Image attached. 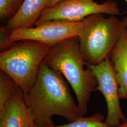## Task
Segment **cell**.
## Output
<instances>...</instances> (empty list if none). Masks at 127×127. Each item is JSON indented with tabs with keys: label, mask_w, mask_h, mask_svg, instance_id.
Wrapping results in <instances>:
<instances>
[{
	"label": "cell",
	"mask_w": 127,
	"mask_h": 127,
	"mask_svg": "<svg viewBox=\"0 0 127 127\" xmlns=\"http://www.w3.org/2000/svg\"><path fill=\"white\" fill-rule=\"evenodd\" d=\"M24 98L33 123L38 127L53 126L58 115L72 122L83 116L71 93L67 83L58 71L43 62L36 79Z\"/></svg>",
	"instance_id": "obj_1"
},
{
	"label": "cell",
	"mask_w": 127,
	"mask_h": 127,
	"mask_svg": "<svg viewBox=\"0 0 127 127\" xmlns=\"http://www.w3.org/2000/svg\"><path fill=\"white\" fill-rule=\"evenodd\" d=\"M43 62L58 71L68 82L76 95L82 115L87 113L91 94L96 90L97 81L81 52L78 36L67 39L51 46Z\"/></svg>",
	"instance_id": "obj_2"
},
{
	"label": "cell",
	"mask_w": 127,
	"mask_h": 127,
	"mask_svg": "<svg viewBox=\"0 0 127 127\" xmlns=\"http://www.w3.org/2000/svg\"><path fill=\"white\" fill-rule=\"evenodd\" d=\"M78 35L79 46L86 64L95 65L110 58L126 27L114 16L91 15L83 21Z\"/></svg>",
	"instance_id": "obj_3"
},
{
	"label": "cell",
	"mask_w": 127,
	"mask_h": 127,
	"mask_svg": "<svg viewBox=\"0 0 127 127\" xmlns=\"http://www.w3.org/2000/svg\"><path fill=\"white\" fill-rule=\"evenodd\" d=\"M51 46L37 41L17 42L0 53V69L11 77L26 94L36 79L41 64Z\"/></svg>",
	"instance_id": "obj_4"
},
{
	"label": "cell",
	"mask_w": 127,
	"mask_h": 127,
	"mask_svg": "<svg viewBox=\"0 0 127 127\" xmlns=\"http://www.w3.org/2000/svg\"><path fill=\"white\" fill-rule=\"evenodd\" d=\"M95 14L112 16L120 14L117 3L109 0L99 4L94 0H63L43 12L35 25L52 20L78 22Z\"/></svg>",
	"instance_id": "obj_5"
},
{
	"label": "cell",
	"mask_w": 127,
	"mask_h": 127,
	"mask_svg": "<svg viewBox=\"0 0 127 127\" xmlns=\"http://www.w3.org/2000/svg\"><path fill=\"white\" fill-rule=\"evenodd\" d=\"M90 67L97 81L96 90L104 95L107 105V116L105 121L113 127L120 126L127 120L120 104L119 83L114 64L109 58L95 65L86 64Z\"/></svg>",
	"instance_id": "obj_6"
},
{
	"label": "cell",
	"mask_w": 127,
	"mask_h": 127,
	"mask_svg": "<svg viewBox=\"0 0 127 127\" xmlns=\"http://www.w3.org/2000/svg\"><path fill=\"white\" fill-rule=\"evenodd\" d=\"M83 27L82 21L78 22L61 20H49L31 28H20L10 32L14 42L30 40L42 42L50 46L67 39L78 36Z\"/></svg>",
	"instance_id": "obj_7"
},
{
	"label": "cell",
	"mask_w": 127,
	"mask_h": 127,
	"mask_svg": "<svg viewBox=\"0 0 127 127\" xmlns=\"http://www.w3.org/2000/svg\"><path fill=\"white\" fill-rule=\"evenodd\" d=\"M33 123L23 91L19 88L0 115V127H32Z\"/></svg>",
	"instance_id": "obj_8"
},
{
	"label": "cell",
	"mask_w": 127,
	"mask_h": 127,
	"mask_svg": "<svg viewBox=\"0 0 127 127\" xmlns=\"http://www.w3.org/2000/svg\"><path fill=\"white\" fill-rule=\"evenodd\" d=\"M52 0H25L20 9L5 26L11 32L20 28L35 26L43 12L50 6Z\"/></svg>",
	"instance_id": "obj_9"
},
{
	"label": "cell",
	"mask_w": 127,
	"mask_h": 127,
	"mask_svg": "<svg viewBox=\"0 0 127 127\" xmlns=\"http://www.w3.org/2000/svg\"><path fill=\"white\" fill-rule=\"evenodd\" d=\"M110 59L112 61L119 83L120 99H127V27H125Z\"/></svg>",
	"instance_id": "obj_10"
},
{
	"label": "cell",
	"mask_w": 127,
	"mask_h": 127,
	"mask_svg": "<svg viewBox=\"0 0 127 127\" xmlns=\"http://www.w3.org/2000/svg\"><path fill=\"white\" fill-rule=\"evenodd\" d=\"M19 88L11 77L0 70V115L3 113Z\"/></svg>",
	"instance_id": "obj_11"
},
{
	"label": "cell",
	"mask_w": 127,
	"mask_h": 127,
	"mask_svg": "<svg viewBox=\"0 0 127 127\" xmlns=\"http://www.w3.org/2000/svg\"><path fill=\"white\" fill-rule=\"evenodd\" d=\"M104 116L102 114L97 113L88 117L82 116L66 124L46 127H113L108 125L104 122Z\"/></svg>",
	"instance_id": "obj_12"
},
{
	"label": "cell",
	"mask_w": 127,
	"mask_h": 127,
	"mask_svg": "<svg viewBox=\"0 0 127 127\" xmlns=\"http://www.w3.org/2000/svg\"><path fill=\"white\" fill-rule=\"evenodd\" d=\"M25 0H0L1 20L13 18L17 13Z\"/></svg>",
	"instance_id": "obj_13"
},
{
	"label": "cell",
	"mask_w": 127,
	"mask_h": 127,
	"mask_svg": "<svg viewBox=\"0 0 127 127\" xmlns=\"http://www.w3.org/2000/svg\"><path fill=\"white\" fill-rule=\"evenodd\" d=\"M10 32L5 27L0 28V52H4L11 48L16 43L12 41L10 38Z\"/></svg>",
	"instance_id": "obj_14"
},
{
	"label": "cell",
	"mask_w": 127,
	"mask_h": 127,
	"mask_svg": "<svg viewBox=\"0 0 127 127\" xmlns=\"http://www.w3.org/2000/svg\"><path fill=\"white\" fill-rule=\"evenodd\" d=\"M63 0H52L51 2L50 3V6L49 7H52V6H54L55 5L57 4V3H58L60 1H62Z\"/></svg>",
	"instance_id": "obj_15"
},
{
	"label": "cell",
	"mask_w": 127,
	"mask_h": 127,
	"mask_svg": "<svg viewBox=\"0 0 127 127\" xmlns=\"http://www.w3.org/2000/svg\"><path fill=\"white\" fill-rule=\"evenodd\" d=\"M124 0L126 1V2L127 3V0ZM122 21H123V24L125 25V26L127 27V17L123 18Z\"/></svg>",
	"instance_id": "obj_16"
},
{
	"label": "cell",
	"mask_w": 127,
	"mask_h": 127,
	"mask_svg": "<svg viewBox=\"0 0 127 127\" xmlns=\"http://www.w3.org/2000/svg\"><path fill=\"white\" fill-rule=\"evenodd\" d=\"M117 127H127V120L123 123H122L120 126Z\"/></svg>",
	"instance_id": "obj_17"
},
{
	"label": "cell",
	"mask_w": 127,
	"mask_h": 127,
	"mask_svg": "<svg viewBox=\"0 0 127 127\" xmlns=\"http://www.w3.org/2000/svg\"><path fill=\"white\" fill-rule=\"evenodd\" d=\"M32 127H38V126H36L34 123H33V124H32Z\"/></svg>",
	"instance_id": "obj_18"
}]
</instances>
